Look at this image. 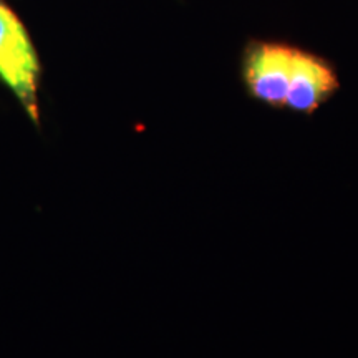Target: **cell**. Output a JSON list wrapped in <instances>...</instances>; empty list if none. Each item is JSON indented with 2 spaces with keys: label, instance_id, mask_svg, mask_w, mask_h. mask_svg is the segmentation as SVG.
<instances>
[{
  "label": "cell",
  "instance_id": "cell-1",
  "mask_svg": "<svg viewBox=\"0 0 358 358\" xmlns=\"http://www.w3.org/2000/svg\"><path fill=\"white\" fill-rule=\"evenodd\" d=\"M40 77L42 65L29 32L15 12L0 0V82L10 90L35 124L40 122Z\"/></svg>",
  "mask_w": 358,
  "mask_h": 358
},
{
  "label": "cell",
  "instance_id": "cell-2",
  "mask_svg": "<svg viewBox=\"0 0 358 358\" xmlns=\"http://www.w3.org/2000/svg\"><path fill=\"white\" fill-rule=\"evenodd\" d=\"M294 48L282 43L252 42L244 57V80L257 100L285 106Z\"/></svg>",
  "mask_w": 358,
  "mask_h": 358
},
{
  "label": "cell",
  "instance_id": "cell-3",
  "mask_svg": "<svg viewBox=\"0 0 358 358\" xmlns=\"http://www.w3.org/2000/svg\"><path fill=\"white\" fill-rule=\"evenodd\" d=\"M338 87L332 66L313 53L294 48L285 106L310 113L317 110Z\"/></svg>",
  "mask_w": 358,
  "mask_h": 358
}]
</instances>
